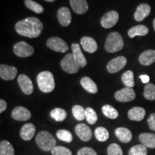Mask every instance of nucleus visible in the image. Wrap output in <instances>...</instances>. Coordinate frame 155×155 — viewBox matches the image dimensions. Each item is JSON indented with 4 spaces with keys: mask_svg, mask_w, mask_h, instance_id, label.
Returning <instances> with one entry per match:
<instances>
[{
    "mask_svg": "<svg viewBox=\"0 0 155 155\" xmlns=\"http://www.w3.org/2000/svg\"><path fill=\"white\" fill-rule=\"evenodd\" d=\"M56 136L60 140L65 141L67 143H71L73 141V135L71 131L66 130V129H60L56 133Z\"/></svg>",
    "mask_w": 155,
    "mask_h": 155,
    "instance_id": "nucleus-34",
    "label": "nucleus"
},
{
    "mask_svg": "<svg viewBox=\"0 0 155 155\" xmlns=\"http://www.w3.org/2000/svg\"><path fill=\"white\" fill-rule=\"evenodd\" d=\"M81 45L83 50L89 53H94L98 49L96 40L90 37H83L81 40Z\"/></svg>",
    "mask_w": 155,
    "mask_h": 155,
    "instance_id": "nucleus-17",
    "label": "nucleus"
},
{
    "mask_svg": "<svg viewBox=\"0 0 155 155\" xmlns=\"http://www.w3.org/2000/svg\"><path fill=\"white\" fill-rule=\"evenodd\" d=\"M78 137L83 141H88L92 138L91 129L85 124H78L75 128Z\"/></svg>",
    "mask_w": 155,
    "mask_h": 155,
    "instance_id": "nucleus-12",
    "label": "nucleus"
},
{
    "mask_svg": "<svg viewBox=\"0 0 155 155\" xmlns=\"http://www.w3.org/2000/svg\"><path fill=\"white\" fill-rule=\"evenodd\" d=\"M151 12L150 6L147 4H141L138 6L134 13V19L137 22L143 21L150 15Z\"/></svg>",
    "mask_w": 155,
    "mask_h": 155,
    "instance_id": "nucleus-18",
    "label": "nucleus"
},
{
    "mask_svg": "<svg viewBox=\"0 0 155 155\" xmlns=\"http://www.w3.org/2000/svg\"><path fill=\"white\" fill-rule=\"evenodd\" d=\"M47 46L54 51L59 53H65L68 50L66 42L58 37H52L47 40Z\"/></svg>",
    "mask_w": 155,
    "mask_h": 155,
    "instance_id": "nucleus-7",
    "label": "nucleus"
},
{
    "mask_svg": "<svg viewBox=\"0 0 155 155\" xmlns=\"http://www.w3.org/2000/svg\"><path fill=\"white\" fill-rule=\"evenodd\" d=\"M144 96L149 101L155 100V85L153 83H148L144 87Z\"/></svg>",
    "mask_w": 155,
    "mask_h": 155,
    "instance_id": "nucleus-35",
    "label": "nucleus"
},
{
    "mask_svg": "<svg viewBox=\"0 0 155 155\" xmlns=\"http://www.w3.org/2000/svg\"><path fill=\"white\" fill-rule=\"evenodd\" d=\"M107 152L108 155H123V152H122L121 147L115 143L108 146Z\"/></svg>",
    "mask_w": 155,
    "mask_h": 155,
    "instance_id": "nucleus-39",
    "label": "nucleus"
},
{
    "mask_svg": "<svg viewBox=\"0 0 155 155\" xmlns=\"http://www.w3.org/2000/svg\"><path fill=\"white\" fill-rule=\"evenodd\" d=\"M13 51L15 55L20 58L30 57L33 55L34 48L25 42H19L13 47Z\"/></svg>",
    "mask_w": 155,
    "mask_h": 155,
    "instance_id": "nucleus-6",
    "label": "nucleus"
},
{
    "mask_svg": "<svg viewBox=\"0 0 155 155\" xmlns=\"http://www.w3.org/2000/svg\"><path fill=\"white\" fill-rule=\"evenodd\" d=\"M147 147L143 144H137L131 147L129 155H147Z\"/></svg>",
    "mask_w": 155,
    "mask_h": 155,
    "instance_id": "nucleus-36",
    "label": "nucleus"
},
{
    "mask_svg": "<svg viewBox=\"0 0 155 155\" xmlns=\"http://www.w3.org/2000/svg\"><path fill=\"white\" fill-rule=\"evenodd\" d=\"M115 134L123 143H129L132 139V134L129 129L124 127H119L115 130Z\"/></svg>",
    "mask_w": 155,
    "mask_h": 155,
    "instance_id": "nucleus-23",
    "label": "nucleus"
},
{
    "mask_svg": "<svg viewBox=\"0 0 155 155\" xmlns=\"http://www.w3.org/2000/svg\"><path fill=\"white\" fill-rule=\"evenodd\" d=\"M12 117L17 121H28L31 118V113L28 108L23 106H17L12 112Z\"/></svg>",
    "mask_w": 155,
    "mask_h": 155,
    "instance_id": "nucleus-13",
    "label": "nucleus"
},
{
    "mask_svg": "<svg viewBox=\"0 0 155 155\" xmlns=\"http://www.w3.org/2000/svg\"><path fill=\"white\" fill-rule=\"evenodd\" d=\"M121 81L126 87L132 88L134 86V73L131 71H127L122 74Z\"/></svg>",
    "mask_w": 155,
    "mask_h": 155,
    "instance_id": "nucleus-28",
    "label": "nucleus"
},
{
    "mask_svg": "<svg viewBox=\"0 0 155 155\" xmlns=\"http://www.w3.org/2000/svg\"><path fill=\"white\" fill-rule=\"evenodd\" d=\"M102 112L108 119H116L119 116V112L116 108H114L113 106L111 105H104L102 107Z\"/></svg>",
    "mask_w": 155,
    "mask_h": 155,
    "instance_id": "nucleus-29",
    "label": "nucleus"
},
{
    "mask_svg": "<svg viewBox=\"0 0 155 155\" xmlns=\"http://www.w3.org/2000/svg\"><path fill=\"white\" fill-rule=\"evenodd\" d=\"M52 155H72V152L69 149L62 146H56L51 151Z\"/></svg>",
    "mask_w": 155,
    "mask_h": 155,
    "instance_id": "nucleus-38",
    "label": "nucleus"
},
{
    "mask_svg": "<svg viewBox=\"0 0 155 155\" xmlns=\"http://www.w3.org/2000/svg\"><path fill=\"white\" fill-rule=\"evenodd\" d=\"M58 22L63 27H68L71 22V11L67 7H63L58 9L57 13Z\"/></svg>",
    "mask_w": 155,
    "mask_h": 155,
    "instance_id": "nucleus-16",
    "label": "nucleus"
},
{
    "mask_svg": "<svg viewBox=\"0 0 155 155\" xmlns=\"http://www.w3.org/2000/svg\"><path fill=\"white\" fill-rule=\"evenodd\" d=\"M139 61L142 65L148 66L155 62V50H147L139 55Z\"/></svg>",
    "mask_w": 155,
    "mask_h": 155,
    "instance_id": "nucleus-20",
    "label": "nucleus"
},
{
    "mask_svg": "<svg viewBox=\"0 0 155 155\" xmlns=\"http://www.w3.org/2000/svg\"><path fill=\"white\" fill-rule=\"evenodd\" d=\"M141 144L147 148L155 149V134L151 133H142L139 137Z\"/></svg>",
    "mask_w": 155,
    "mask_h": 155,
    "instance_id": "nucleus-24",
    "label": "nucleus"
},
{
    "mask_svg": "<svg viewBox=\"0 0 155 155\" xmlns=\"http://www.w3.org/2000/svg\"><path fill=\"white\" fill-rule=\"evenodd\" d=\"M45 1L49 2H55V0H45Z\"/></svg>",
    "mask_w": 155,
    "mask_h": 155,
    "instance_id": "nucleus-45",
    "label": "nucleus"
},
{
    "mask_svg": "<svg viewBox=\"0 0 155 155\" xmlns=\"http://www.w3.org/2000/svg\"><path fill=\"white\" fill-rule=\"evenodd\" d=\"M124 48L123 38L117 32H111L106 38L105 49L108 53H116Z\"/></svg>",
    "mask_w": 155,
    "mask_h": 155,
    "instance_id": "nucleus-4",
    "label": "nucleus"
},
{
    "mask_svg": "<svg viewBox=\"0 0 155 155\" xmlns=\"http://www.w3.org/2000/svg\"><path fill=\"white\" fill-rule=\"evenodd\" d=\"M147 122H148L149 127H150V129L155 131V113L151 114L150 117L147 119Z\"/></svg>",
    "mask_w": 155,
    "mask_h": 155,
    "instance_id": "nucleus-41",
    "label": "nucleus"
},
{
    "mask_svg": "<svg viewBox=\"0 0 155 155\" xmlns=\"http://www.w3.org/2000/svg\"><path fill=\"white\" fill-rule=\"evenodd\" d=\"M43 30V25L36 17L28 18L19 21L15 25V30L20 35L29 38H36L40 35Z\"/></svg>",
    "mask_w": 155,
    "mask_h": 155,
    "instance_id": "nucleus-1",
    "label": "nucleus"
},
{
    "mask_svg": "<svg viewBox=\"0 0 155 155\" xmlns=\"http://www.w3.org/2000/svg\"><path fill=\"white\" fill-rule=\"evenodd\" d=\"M127 63V58L124 56L116 57L108 62L107 65V71L110 73H118L126 66Z\"/></svg>",
    "mask_w": 155,
    "mask_h": 155,
    "instance_id": "nucleus-10",
    "label": "nucleus"
},
{
    "mask_svg": "<svg viewBox=\"0 0 155 155\" xmlns=\"http://www.w3.org/2000/svg\"><path fill=\"white\" fill-rule=\"evenodd\" d=\"M38 146L45 152L52 151L56 147V140L51 134L46 131H40L35 139Z\"/></svg>",
    "mask_w": 155,
    "mask_h": 155,
    "instance_id": "nucleus-3",
    "label": "nucleus"
},
{
    "mask_svg": "<svg viewBox=\"0 0 155 155\" xmlns=\"http://www.w3.org/2000/svg\"><path fill=\"white\" fill-rule=\"evenodd\" d=\"M153 27H154V30L155 31V18L154 20H153Z\"/></svg>",
    "mask_w": 155,
    "mask_h": 155,
    "instance_id": "nucleus-44",
    "label": "nucleus"
},
{
    "mask_svg": "<svg viewBox=\"0 0 155 155\" xmlns=\"http://www.w3.org/2000/svg\"><path fill=\"white\" fill-rule=\"evenodd\" d=\"M61 66L65 72L74 74L78 72L80 67L75 61L73 53H68L61 61Z\"/></svg>",
    "mask_w": 155,
    "mask_h": 155,
    "instance_id": "nucleus-5",
    "label": "nucleus"
},
{
    "mask_svg": "<svg viewBox=\"0 0 155 155\" xmlns=\"http://www.w3.org/2000/svg\"><path fill=\"white\" fill-rule=\"evenodd\" d=\"M119 19V13L115 10L108 12L101 19V25L104 28L109 29L113 28Z\"/></svg>",
    "mask_w": 155,
    "mask_h": 155,
    "instance_id": "nucleus-9",
    "label": "nucleus"
},
{
    "mask_svg": "<svg viewBox=\"0 0 155 155\" xmlns=\"http://www.w3.org/2000/svg\"><path fill=\"white\" fill-rule=\"evenodd\" d=\"M19 86L20 87L22 92L26 95H30L33 92V84L32 81L28 75L22 74L19 75L17 79Z\"/></svg>",
    "mask_w": 155,
    "mask_h": 155,
    "instance_id": "nucleus-11",
    "label": "nucleus"
},
{
    "mask_svg": "<svg viewBox=\"0 0 155 155\" xmlns=\"http://www.w3.org/2000/svg\"><path fill=\"white\" fill-rule=\"evenodd\" d=\"M37 83L40 90L43 93H50L55 89V83L53 73L50 71H42L37 77Z\"/></svg>",
    "mask_w": 155,
    "mask_h": 155,
    "instance_id": "nucleus-2",
    "label": "nucleus"
},
{
    "mask_svg": "<svg viewBox=\"0 0 155 155\" xmlns=\"http://www.w3.org/2000/svg\"><path fill=\"white\" fill-rule=\"evenodd\" d=\"M72 113L73 116L78 121H83L86 119V109L80 105H75L72 108Z\"/></svg>",
    "mask_w": 155,
    "mask_h": 155,
    "instance_id": "nucleus-33",
    "label": "nucleus"
},
{
    "mask_svg": "<svg viewBox=\"0 0 155 155\" xmlns=\"http://www.w3.org/2000/svg\"><path fill=\"white\" fill-rule=\"evenodd\" d=\"M17 69L14 66L3 65H0V76L1 78L5 81L13 80L16 77Z\"/></svg>",
    "mask_w": 155,
    "mask_h": 155,
    "instance_id": "nucleus-14",
    "label": "nucleus"
},
{
    "mask_svg": "<svg viewBox=\"0 0 155 155\" xmlns=\"http://www.w3.org/2000/svg\"><path fill=\"white\" fill-rule=\"evenodd\" d=\"M86 119L90 124H95L98 120V116L96 111L92 108H86Z\"/></svg>",
    "mask_w": 155,
    "mask_h": 155,
    "instance_id": "nucleus-37",
    "label": "nucleus"
},
{
    "mask_svg": "<svg viewBox=\"0 0 155 155\" xmlns=\"http://www.w3.org/2000/svg\"><path fill=\"white\" fill-rule=\"evenodd\" d=\"M71 48H72L73 55L78 66L80 68L86 67V65H87V61L82 51H81L80 45L73 43L71 45Z\"/></svg>",
    "mask_w": 155,
    "mask_h": 155,
    "instance_id": "nucleus-15",
    "label": "nucleus"
},
{
    "mask_svg": "<svg viewBox=\"0 0 155 155\" xmlns=\"http://www.w3.org/2000/svg\"><path fill=\"white\" fill-rule=\"evenodd\" d=\"M139 78L144 83H148L149 81H150V77L147 75H141L139 76Z\"/></svg>",
    "mask_w": 155,
    "mask_h": 155,
    "instance_id": "nucleus-43",
    "label": "nucleus"
},
{
    "mask_svg": "<svg viewBox=\"0 0 155 155\" xmlns=\"http://www.w3.org/2000/svg\"><path fill=\"white\" fill-rule=\"evenodd\" d=\"M81 86L86 91L92 94H95L98 92V87L91 78L88 77H83L81 80Z\"/></svg>",
    "mask_w": 155,
    "mask_h": 155,
    "instance_id": "nucleus-25",
    "label": "nucleus"
},
{
    "mask_svg": "<svg viewBox=\"0 0 155 155\" xmlns=\"http://www.w3.org/2000/svg\"><path fill=\"white\" fill-rule=\"evenodd\" d=\"M35 134V126L31 123H28L22 127L20 130V137L25 141H30Z\"/></svg>",
    "mask_w": 155,
    "mask_h": 155,
    "instance_id": "nucleus-22",
    "label": "nucleus"
},
{
    "mask_svg": "<svg viewBox=\"0 0 155 155\" xmlns=\"http://www.w3.org/2000/svg\"><path fill=\"white\" fill-rule=\"evenodd\" d=\"M77 155H97V153L91 147H83L78 150Z\"/></svg>",
    "mask_w": 155,
    "mask_h": 155,
    "instance_id": "nucleus-40",
    "label": "nucleus"
},
{
    "mask_svg": "<svg viewBox=\"0 0 155 155\" xmlns=\"http://www.w3.org/2000/svg\"><path fill=\"white\" fill-rule=\"evenodd\" d=\"M50 116L56 121H63L66 119L67 113L63 108H56L50 111Z\"/></svg>",
    "mask_w": 155,
    "mask_h": 155,
    "instance_id": "nucleus-30",
    "label": "nucleus"
},
{
    "mask_svg": "<svg viewBox=\"0 0 155 155\" xmlns=\"http://www.w3.org/2000/svg\"><path fill=\"white\" fill-rule=\"evenodd\" d=\"M25 5L29 9L35 12L38 14H41L44 12V8L40 4L35 2L33 0H25Z\"/></svg>",
    "mask_w": 155,
    "mask_h": 155,
    "instance_id": "nucleus-32",
    "label": "nucleus"
},
{
    "mask_svg": "<svg viewBox=\"0 0 155 155\" xmlns=\"http://www.w3.org/2000/svg\"><path fill=\"white\" fill-rule=\"evenodd\" d=\"M7 107V102L3 99L0 100V113H3V112L6 110Z\"/></svg>",
    "mask_w": 155,
    "mask_h": 155,
    "instance_id": "nucleus-42",
    "label": "nucleus"
},
{
    "mask_svg": "<svg viewBox=\"0 0 155 155\" xmlns=\"http://www.w3.org/2000/svg\"><path fill=\"white\" fill-rule=\"evenodd\" d=\"M145 114H146V111H145L144 108L136 106L129 110L128 112V117L131 121H141L144 119Z\"/></svg>",
    "mask_w": 155,
    "mask_h": 155,
    "instance_id": "nucleus-21",
    "label": "nucleus"
},
{
    "mask_svg": "<svg viewBox=\"0 0 155 155\" xmlns=\"http://www.w3.org/2000/svg\"><path fill=\"white\" fill-rule=\"evenodd\" d=\"M116 100L119 102H130L136 98L135 91L133 88L124 87L121 90L118 91L114 94Z\"/></svg>",
    "mask_w": 155,
    "mask_h": 155,
    "instance_id": "nucleus-8",
    "label": "nucleus"
},
{
    "mask_svg": "<svg viewBox=\"0 0 155 155\" xmlns=\"http://www.w3.org/2000/svg\"><path fill=\"white\" fill-rule=\"evenodd\" d=\"M0 155H15L14 147L9 141L3 140L0 143Z\"/></svg>",
    "mask_w": 155,
    "mask_h": 155,
    "instance_id": "nucleus-27",
    "label": "nucleus"
},
{
    "mask_svg": "<svg viewBox=\"0 0 155 155\" xmlns=\"http://www.w3.org/2000/svg\"><path fill=\"white\" fill-rule=\"evenodd\" d=\"M149 33V29L145 25H137L130 28L128 31V35L131 38L136 36H145Z\"/></svg>",
    "mask_w": 155,
    "mask_h": 155,
    "instance_id": "nucleus-26",
    "label": "nucleus"
},
{
    "mask_svg": "<svg viewBox=\"0 0 155 155\" xmlns=\"http://www.w3.org/2000/svg\"><path fill=\"white\" fill-rule=\"evenodd\" d=\"M70 5L73 10L78 15L85 14L88 9L86 0H70Z\"/></svg>",
    "mask_w": 155,
    "mask_h": 155,
    "instance_id": "nucleus-19",
    "label": "nucleus"
},
{
    "mask_svg": "<svg viewBox=\"0 0 155 155\" xmlns=\"http://www.w3.org/2000/svg\"><path fill=\"white\" fill-rule=\"evenodd\" d=\"M95 137L97 140L104 142L107 141L109 138V133L106 128L99 127L95 129Z\"/></svg>",
    "mask_w": 155,
    "mask_h": 155,
    "instance_id": "nucleus-31",
    "label": "nucleus"
}]
</instances>
